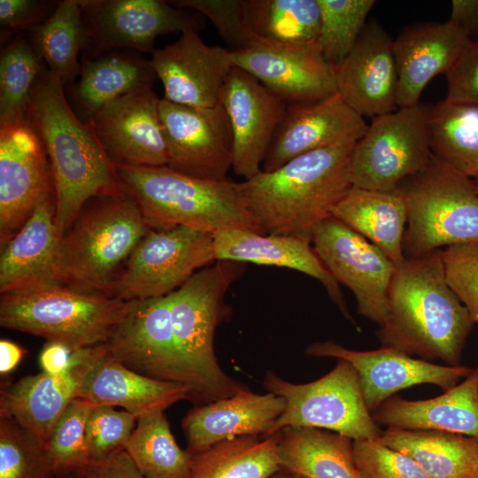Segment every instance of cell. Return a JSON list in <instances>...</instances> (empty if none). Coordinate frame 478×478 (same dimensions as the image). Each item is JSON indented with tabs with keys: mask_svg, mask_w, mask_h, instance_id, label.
<instances>
[{
	"mask_svg": "<svg viewBox=\"0 0 478 478\" xmlns=\"http://www.w3.org/2000/svg\"><path fill=\"white\" fill-rule=\"evenodd\" d=\"M63 87L43 66L30 93L28 112L50 161L61 238L87 201L127 191L89 123L82 122L67 103Z\"/></svg>",
	"mask_w": 478,
	"mask_h": 478,
	"instance_id": "1",
	"label": "cell"
},
{
	"mask_svg": "<svg viewBox=\"0 0 478 478\" xmlns=\"http://www.w3.org/2000/svg\"><path fill=\"white\" fill-rule=\"evenodd\" d=\"M473 325L467 309L446 281L438 250L405 257L396 266L388 314L375 334L382 347L459 366Z\"/></svg>",
	"mask_w": 478,
	"mask_h": 478,
	"instance_id": "2",
	"label": "cell"
},
{
	"mask_svg": "<svg viewBox=\"0 0 478 478\" xmlns=\"http://www.w3.org/2000/svg\"><path fill=\"white\" fill-rule=\"evenodd\" d=\"M356 143L313 150L241 182L261 234L311 239L313 227L331 216L351 186L349 161Z\"/></svg>",
	"mask_w": 478,
	"mask_h": 478,
	"instance_id": "3",
	"label": "cell"
},
{
	"mask_svg": "<svg viewBox=\"0 0 478 478\" xmlns=\"http://www.w3.org/2000/svg\"><path fill=\"white\" fill-rule=\"evenodd\" d=\"M246 263L216 260L171 293L172 336L179 382L203 405L250 389L223 371L214 350L218 326L230 318L225 297Z\"/></svg>",
	"mask_w": 478,
	"mask_h": 478,
	"instance_id": "4",
	"label": "cell"
},
{
	"mask_svg": "<svg viewBox=\"0 0 478 478\" xmlns=\"http://www.w3.org/2000/svg\"><path fill=\"white\" fill-rule=\"evenodd\" d=\"M116 168L150 228L183 226L212 234L228 228L260 233L241 182L200 179L168 166Z\"/></svg>",
	"mask_w": 478,
	"mask_h": 478,
	"instance_id": "5",
	"label": "cell"
},
{
	"mask_svg": "<svg viewBox=\"0 0 478 478\" xmlns=\"http://www.w3.org/2000/svg\"><path fill=\"white\" fill-rule=\"evenodd\" d=\"M149 229L127 189L89 199L60 240L58 284L107 296L112 282Z\"/></svg>",
	"mask_w": 478,
	"mask_h": 478,
	"instance_id": "6",
	"label": "cell"
},
{
	"mask_svg": "<svg viewBox=\"0 0 478 478\" xmlns=\"http://www.w3.org/2000/svg\"><path fill=\"white\" fill-rule=\"evenodd\" d=\"M128 306L115 297L56 284L1 294L0 325L78 351L104 344Z\"/></svg>",
	"mask_w": 478,
	"mask_h": 478,
	"instance_id": "7",
	"label": "cell"
},
{
	"mask_svg": "<svg viewBox=\"0 0 478 478\" xmlns=\"http://www.w3.org/2000/svg\"><path fill=\"white\" fill-rule=\"evenodd\" d=\"M397 189L407 211L405 257L478 243V191L470 177L432 156L425 169L403 181Z\"/></svg>",
	"mask_w": 478,
	"mask_h": 478,
	"instance_id": "8",
	"label": "cell"
},
{
	"mask_svg": "<svg viewBox=\"0 0 478 478\" xmlns=\"http://www.w3.org/2000/svg\"><path fill=\"white\" fill-rule=\"evenodd\" d=\"M263 386L286 402L285 411L267 436L286 427H308L334 431L353 441L381 437L382 431L366 405L358 373L344 359L307 383H292L267 371Z\"/></svg>",
	"mask_w": 478,
	"mask_h": 478,
	"instance_id": "9",
	"label": "cell"
},
{
	"mask_svg": "<svg viewBox=\"0 0 478 478\" xmlns=\"http://www.w3.org/2000/svg\"><path fill=\"white\" fill-rule=\"evenodd\" d=\"M430 108L419 103L373 119L352 150L351 184L396 190L403 181L425 169L432 159L428 136Z\"/></svg>",
	"mask_w": 478,
	"mask_h": 478,
	"instance_id": "10",
	"label": "cell"
},
{
	"mask_svg": "<svg viewBox=\"0 0 478 478\" xmlns=\"http://www.w3.org/2000/svg\"><path fill=\"white\" fill-rule=\"evenodd\" d=\"M215 261L212 233L183 226L150 228L107 296L126 302L164 297Z\"/></svg>",
	"mask_w": 478,
	"mask_h": 478,
	"instance_id": "11",
	"label": "cell"
},
{
	"mask_svg": "<svg viewBox=\"0 0 478 478\" xmlns=\"http://www.w3.org/2000/svg\"><path fill=\"white\" fill-rule=\"evenodd\" d=\"M84 56L94 58L118 48L152 53L156 38L188 30L199 32L204 17L163 0H82Z\"/></svg>",
	"mask_w": 478,
	"mask_h": 478,
	"instance_id": "12",
	"label": "cell"
},
{
	"mask_svg": "<svg viewBox=\"0 0 478 478\" xmlns=\"http://www.w3.org/2000/svg\"><path fill=\"white\" fill-rule=\"evenodd\" d=\"M311 242L333 278L353 293L358 313L382 326L396 266L376 245L332 215L313 227Z\"/></svg>",
	"mask_w": 478,
	"mask_h": 478,
	"instance_id": "13",
	"label": "cell"
},
{
	"mask_svg": "<svg viewBox=\"0 0 478 478\" xmlns=\"http://www.w3.org/2000/svg\"><path fill=\"white\" fill-rule=\"evenodd\" d=\"M44 146L28 119L0 124V242L6 243L35 206L54 194Z\"/></svg>",
	"mask_w": 478,
	"mask_h": 478,
	"instance_id": "14",
	"label": "cell"
},
{
	"mask_svg": "<svg viewBox=\"0 0 478 478\" xmlns=\"http://www.w3.org/2000/svg\"><path fill=\"white\" fill-rule=\"evenodd\" d=\"M159 114L169 167L200 179H228L233 136L222 103L210 108H194L161 98Z\"/></svg>",
	"mask_w": 478,
	"mask_h": 478,
	"instance_id": "15",
	"label": "cell"
},
{
	"mask_svg": "<svg viewBox=\"0 0 478 478\" xmlns=\"http://www.w3.org/2000/svg\"><path fill=\"white\" fill-rule=\"evenodd\" d=\"M159 101L152 85L140 86L105 104L88 121L115 166H167Z\"/></svg>",
	"mask_w": 478,
	"mask_h": 478,
	"instance_id": "16",
	"label": "cell"
},
{
	"mask_svg": "<svg viewBox=\"0 0 478 478\" xmlns=\"http://www.w3.org/2000/svg\"><path fill=\"white\" fill-rule=\"evenodd\" d=\"M305 353L350 362L358 373L363 397L371 413L399 390L419 384H433L446 391L473 370L464 366L436 365L389 347L382 346L374 351L350 350L331 340L312 343Z\"/></svg>",
	"mask_w": 478,
	"mask_h": 478,
	"instance_id": "17",
	"label": "cell"
},
{
	"mask_svg": "<svg viewBox=\"0 0 478 478\" xmlns=\"http://www.w3.org/2000/svg\"><path fill=\"white\" fill-rule=\"evenodd\" d=\"M150 59L164 87V99L194 108H210L221 96L234 64L232 51L206 44L198 32L188 30Z\"/></svg>",
	"mask_w": 478,
	"mask_h": 478,
	"instance_id": "18",
	"label": "cell"
},
{
	"mask_svg": "<svg viewBox=\"0 0 478 478\" xmlns=\"http://www.w3.org/2000/svg\"><path fill=\"white\" fill-rule=\"evenodd\" d=\"M246 71L288 104L320 100L337 93L334 68L315 42L277 44L253 41L232 51Z\"/></svg>",
	"mask_w": 478,
	"mask_h": 478,
	"instance_id": "19",
	"label": "cell"
},
{
	"mask_svg": "<svg viewBox=\"0 0 478 478\" xmlns=\"http://www.w3.org/2000/svg\"><path fill=\"white\" fill-rule=\"evenodd\" d=\"M221 103L233 136L232 169L244 180L250 179L262 170L288 104L237 66L228 75Z\"/></svg>",
	"mask_w": 478,
	"mask_h": 478,
	"instance_id": "20",
	"label": "cell"
},
{
	"mask_svg": "<svg viewBox=\"0 0 478 478\" xmlns=\"http://www.w3.org/2000/svg\"><path fill=\"white\" fill-rule=\"evenodd\" d=\"M364 118L337 92L328 97L289 104L262 165L271 172L300 155L357 143L367 128Z\"/></svg>",
	"mask_w": 478,
	"mask_h": 478,
	"instance_id": "21",
	"label": "cell"
},
{
	"mask_svg": "<svg viewBox=\"0 0 478 478\" xmlns=\"http://www.w3.org/2000/svg\"><path fill=\"white\" fill-rule=\"evenodd\" d=\"M104 344L78 350L65 372L24 376L0 390V418L15 420L45 446L52 429L97 360Z\"/></svg>",
	"mask_w": 478,
	"mask_h": 478,
	"instance_id": "22",
	"label": "cell"
},
{
	"mask_svg": "<svg viewBox=\"0 0 478 478\" xmlns=\"http://www.w3.org/2000/svg\"><path fill=\"white\" fill-rule=\"evenodd\" d=\"M334 71L337 92L363 118L374 119L397 109L393 40L378 22L366 23L351 51Z\"/></svg>",
	"mask_w": 478,
	"mask_h": 478,
	"instance_id": "23",
	"label": "cell"
},
{
	"mask_svg": "<svg viewBox=\"0 0 478 478\" xmlns=\"http://www.w3.org/2000/svg\"><path fill=\"white\" fill-rule=\"evenodd\" d=\"M128 302L127 313L104 344L106 355L143 375L181 384L172 336L171 293Z\"/></svg>",
	"mask_w": 478,
	"mask_h": 478,
	"instance_id": "24",
	"label": "cell"
},
{
	"mask_svg": "<svg viewBox=\"0 0 478 478\" xmlns=\"http://www.w3.org/2000/svg\"><path fill=\"white\" fill-rule=\"evenodd\" d=\"M285 408L283 397L270 392L258 394L251 389L194 405L181 422L186 450L193 455L235 437L266 436Z\"/></svg>",
	"mask_w": 478,
	"mask_h": 478,
	"instance_id": "25",
	"label": "cell"
},
{
	"mask_svg": "<svg viewBox=\"0 0 478 478\" xmlns=\"http://www.w3.org/2000/svg\"><path fill=\"white\" fill-rule=\"evenodd\" d=\"M471 42L450 21L404 27L393 40L397 108L419 104L428 83L437 74H445Z\"/></svg>",
	"mask_w": 478,
	"mask_h": 478,
	"instance_id": "26",
	"label": "cell"
},
{
	"mask_svg": "<svg viewBox=\"0 0 478 478\" xmlns=\"http://www.w3.org/2000/svg\"><path fill=\"white\" fill-rule=\"evenodd\" d=\"M213 247L216 260L286 267L316 279L324 286L329 297L344 317L354 322L339 283L319 258L310 238L228 228L213 234Z\"/></svg>",
	"mask_w": 478,
	"mask_h": 478,
	"instance_id": "27",
	"label": "cell"
},
{
	"mask_svg": "<svg viewBox=\"0 0 478 478\" xmlns=\"http://www.w3.org/2000/svg\"><path fill=\"white\" fill-rule=\"evenodd\" d=\"M56 195L43 198L19 230L3 246L0 293L58 284L61 236L55 223Z\"/></svg>",
	"mask_w": 478,
	"mask_h": 478,
	"instance_id": "28",
	"label": "cell"
},
{
	"mask_svg": "<svg viewBox=\"0 0 478 478\" xmlns=\"http://www.w3.org/2000/svg\"><path fill=\"white\" fill-rule=\"evenodd\" d=\"M377 424L478 437V364L459 384L426 400L391 397L373 413Z\"/></svg>",
	"mask_w": 478,
	"mask_h": 478,
	"instance_id": "29",
	"label": "cell"
},
{
	"mask_svg": "<svg viewBox=\"0 0 478 478\" xmlns=\"http://www.w3.org/2000/svg\"><path fill=\"white\" fill-rule=\"evenodd\" d=\"M75 397L86 399L94 405L121 407L138 419L155 412H165L178 401H189L190 390L182 384L139 374L104 351Z\"/></svg>",
	"mask_w": 478,
	"mask_h": 478,
	"instance_id": "30",
	"label": "cell"
},
{
	"mask_svg": "<svg viewBox=\"0 0 478 478\" xmlns=\"http://www.w3.org/2000/svg\"><path fill=\"white\" fill-rule=\"evenodd\" d=\"M331 215L376 245L396 266L405 260L407 211L397 189L379 191L351 185Z\"/></svg>",
	"mask_w": 478,
	"mask_h": 478,
	"instance_id": "31",
	"label": "cell"
},
{
	"mask_svg": "<svg viewBox=\"0 0 478 478\" xmlns=\"http://www.w3.org/2000/svg\"><path fill=\"white\" fill-rule=\"evenodd\" d=\"M281 471L304 478H358L353 440L328 429L286 427L279 431Z\"/></svg>",
	"mask_w": 478,
	"mask_h": 478,
	"instance_id": "32",
	"label": "cell"
},
{
	"mask_svg": "<svg viewBox=\"0 0 478 478\" xmlns=\"http://www.w3.org/2000/svg\"><path fill=\"white\" fill-rule=\"evenodd\" d=\"M379 441L412 457L430 478H478V437L388 428Z\"/></svg>",
	"mask_w": 478,
	"mask_h": 478,
	"instance_id": "33",
	"label": "cell"
},
{
	"mask_svg": "<svg viewBox=\"0 0 478 478\" xmlns=\"http://www.w3.org/2000/svg\"><path fill=\"white\" fill-rule=\"evenodd\" d=\"M156 74L150 60L125 53L82 56L74 98L89 121L108 103L143 85H152ZM87 121V122H88Z\"/></svg>",
	"mask_w": 478,
	"mask_h": 478,
	"instance_id": "34",
	"label": "cell"
},
{
	"mask_svg": "<svg viewBox=\"0 0 478 478\" xmlns=\"http://www.w3.org/2000/svg\"><path fill=\"white\" fill-rule=\"evenodd\" d=\"M279 432L217 443L192 455L189 478H271L281 471Z\"/></svg>",
	"mask_w": 478,
	"mask_h": 478,
	"instance_id": "35",
	"label": "cell"
},
{
	"mask_svg": "<svg viewBox=\"0 0 478 478\" xmlns=\"http://www.w3.org/2000/svg\"><path fill=\"white\" fill-rule=\"evenodd\" d=\"M428 136L435 158L478 177V105L439 102L428 113Z\"/></svg>",
	"mask_w": 478,
	"mask_h": 478,
	"instance_id": "36",
	"label": "cell"
},
{
	"mask_svg": "<svg viewBox=\"0 0 478 478\" xmlns=\"http://www.w3.org/2000/svg\"><path fill=\"white\" fill-rule=\"evenodd\" d=\"M252 42L303 44L317 42L320 10L317 0H244Z\"/></svg>",
	"mask_w": 478,
	"mask_h": 478,
	"instance_id": "37",
	"label": "cell"
},
{
	"mask_svg": "<svg viewBox=\"0 0 478 478\" xmlns=\"http://www.w3.org/2000/svg\"><path fill=\"white\" fill-rule=\"evenodd\" d=\"M82 12V0L59 1L53 13L30 31L31 43L63 85L80 74L78 55L86 41Z\"/></svg>",
	"mask_w": 478,
	"mask_h": 478,
	"instance_id": "38",
	"label": "cell"
},
{
	"mask_svg": "<svg viewBox=\"0 0 478 478\" xmlns=\"http://www.w3.org/2000/svg\"><path fill=\"white\" fill-rule=\"evenodd\" d=\"M126 451L145 478H189L192 454L179 447L165 412L137 419Z\"/></svg>",
	"mask_w": 478,
	"mask_h": 478,
	"instance_id": "39",
	"label": "cell"
},
{
	"mask_svg": "<svg viewBox=\"0 0 478 478\" xmlns=\"http://www.w3.org/2000/svg\"><path fill=\"white\" fill-rule=\"evenodd\" d=\"M43 60L20 34L9 39L0 54V124L28 119L32 88Z\"/></svg>",
	"mask_w": 478,
	"mask_h": 478,
	"instance_id": "40",
	"label": "cell"
},
{
	"mask_svg": "<svg viewBox=\"0 0 478 478\" xmlns=\"http://www.w3.org/2000/svg\"><path fill=\"white\" fill-rule=\"evenodd\" d=\"M320 27L317 44L328 64L337 66L353 49L374 0H317Z\"/></svg>",
	"mask_w": 478,
	"mask_h": 478,
	"instance_id": "41",
	"label": "cell"
},
{
	"mask_svg": "<svg viewBox=\"0 0 478 478\" xmlns=\"http://www.w3.org/2000/svg\"><path fill=\"white\" fill-rule=\"evenodd\" d=\"M95 405L74 397L56 422L46 444L55 477L75 474L89 464L86 427Z\"/></svg>",
	"mask_w": 478,
	"mask_h": 478,
	"instance_id": "42",
	"label": "cell"
},
{
	"mask_svg": "<svg viewBox=\"0 0 478 478\" xmlns=\"http://www.w3.org/2000/svg\"><path fill=\"white\" fill-rule=\"evenodd\" d=\"M0 478H55L46 446L8 418H0Z\"/></svg>",
	"mask_w": 478,
	"mask_h": 478,
	"instance_id": "43",
	"label": "cell"
},
{
	"mask_svg": "<svg viewBox=\"0 0 478 478\" xmlns=\"http://www.w3.org/2000/svg\"><path fill=\"white\" fill-rule=\"evenodd\" d=\"M136 422L137 418L127 411L95 405L86 427L89 463L125 451Z\"/></svg>",
	"mask_w": 478,
	"mask_h": 478,
	"instance_id": "44",
	"label": "cell"
},
{
	"mask_svg": "<svg viewBox=\"0 0 478 478\" xmlns=\"http://www.w3.org/2000/svg\"><path fill=\"white\" fill-rule=\"evenodd\" d=\"M353 459L358 478H430L412 457L379 439L353 441Z\"/></svg>",
	"mask_w": 478,
	"mask_h": 478,
	"instance_id": "45",
	"label": "cell"
},
{
	"mask_svg": "<svg viewBox=\"0 0 478 478\" xmlns=\"http://www.w3.org/2000/svg\"><path fill=\"white\" fill-rule=\"evenodd\" d=\"M173 6L189 9L210 19L231 51L247 48L252 38L248 28L244 0H172Z\"/></svg>",
	"mask_w": 478,
	"mask_h": 478,
	"instance_id": "46",
	"label": "cell"
},
{
	"mask_svg": "<svg viewBox=\"0 0 478 478\" xmlns=\"http://www.w3.org/2000/svg\"><path fill=\"white\" fill-rule=\"evenodd\" d=\"M442 259L447 283L478 323V243L446 247Z\"/></svg>",
	"mask_w": 478,
	"mask_h": 478,
	"instance_id": "47",
	"label": "cell"
},
{
	"mask_svg": "<svg viewBox=\"0 0 478 478\" xmlns=\"http://www.w3.org/2000/svg\"><path fill=\"white\" fill-rule=\"evenodd\" d=\"M444 75L445 101L478 105V42H471Z\"/></svg>",
	"mask_w": 478,
	"mask_h": 478,
	"instance_id": "48",
	"label": "cell"
},
{
	"mask_svg": "<svg viewBox=\"0 0 478 478\" xmlns=\"http://www.w3.org/2000/svg\"><path fill=\"white\" fill-rule=\"evenodd\" d=\"M59 1L0 0V23L7 33L32 31L55 11Z\"/></svg>",
	"mask_w": 478,
	"mask_h": 478,
	"instance_id": "49",
	"label": "cell"
},
{
	"mask_svg": "<svg viewBox=\"0 0 478 478\" xmlns=\"http://www.w3.org/2000/svg\"><path fill=\"white\" fill-rule=\"evenodd\" d=\"M75 474L78 478H145L126 450L89 462Z\"/></svg>",
	"mask_w": 478,
	"mask_h": 478,
	"instance_id": "50",
	"label": "cell"
},
{
	"mask_svg": "<svg viewBox=\"0 0 478 478\" xmlns=\"http://www.w3.org/2000/svg\"><path fill=\"white\" fill-rule=\"evenodd\" d=\"M76 351L59 342H47L40 352L39 364L42 372L57 374L73 364Z\"/></svg>",
	"mask_w": 478,
	"mask_h": 478,
	"instance_id": "51",
	"label": "cell"
},
{
	"mask_svg": "<svg viewBox=\"0 0 478 478\" xmlns=\"http://www.w3.org/2000/svg\"><path fill=\"white\" fill-rule=\"evenodd\" d=\"M448 21L472 42H478V0H452Z\"/></svg>",
	"mask_w": 478,
	"mask_h": 478,
	"instance_id": "52",
	"label": "cell"
},
{
	"mask_svg": "<svg viewBox=\"0 0 478 478\" xmlns=\"http://www.w3.org/2000/svg\"><path fill=\"white\" fill-rule=\"evenodd\" d=\"M26 354L20 345L6 339L0 341V374L5 375L14 370Z\"/></svg>",
	"mask_w": 478,
	"mask_h": 478,
	"instance_id": "53",
	"label": "cell"
},
{
	"mask_svg": "<svg viewBox=\"0 0 478 478\" xmlns=\"http://www.w3.org/2000/svg\"><path fill=\"white\" fill-rule=\"evenodd\" d=\"M271 478H304V477L299 476L297 474L287 473L284 471H279L276 474H274Z\"/></svg>",
	"mask_w": 478,
	"mask_h": 478,
	"instance_id": "54",
	"label": "cell"
},
{
	"mask_svg": "<svg viewBox=\"0 0 478 478\" xmlns=\"http://www.w3.org/2000/svg\"><path fill=\"white\" fill-rule=\"evenodd\" d=\"M55 478H78V476L76 475V474H69V475H66V476L55 477Z\"/></svg>",
	"mask_w": 478,
	"mask_h": 478,
	"instance_id": "55",
	"label": "cell"
},
{
	"mask_svg": "<svg viewBox=\"0 0 478 478\" xmlns=\"http://www.w3.org/2000/svg\"><path fill=\"white\" fill-rule=\"evenodd\" d=\"M474 184H475V187H476V189L478 191V177L474 179Z\"/></svg>",
	"mask_w": 478,
	"mask_h": 478,
	"instance_id": "56",
	"label": "cell"
}]
</instances>
